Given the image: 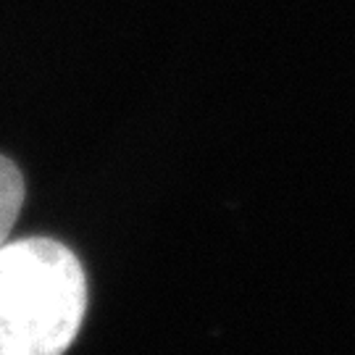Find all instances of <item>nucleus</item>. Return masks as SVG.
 I'll use <instances>...</instances> for the list:
<instances>
[{"label": "nucleus", "instance_id": "f03ea898", "mask_svg": "<svg viewBox=\"0 0 355 355\" xmlns=\"http://www.w3.org/2000/svg\"><path fill=\"white\" fill-rule=\"evenodd\" d=\"M24 205V179L21 171L0 155V248L8 242L11 229L19 218V211Z\"/></svg>", "mask_w": 355, "mask_h": 355}, {"label": "nucleus", "instance_id": "f257e3e1", "mask_svg": "<svg viewBox=\"0 0 355 355\" xmlns=\"http://www.w3.org/2000/svg\"><path fill=\"white\" fill-rule=\"evenodd\" d=\"M87 311L85 268L48 237L0 248V355H64Z\"/></svg>", "mask_w": 355, "mask_h": 355}]
</instances>
